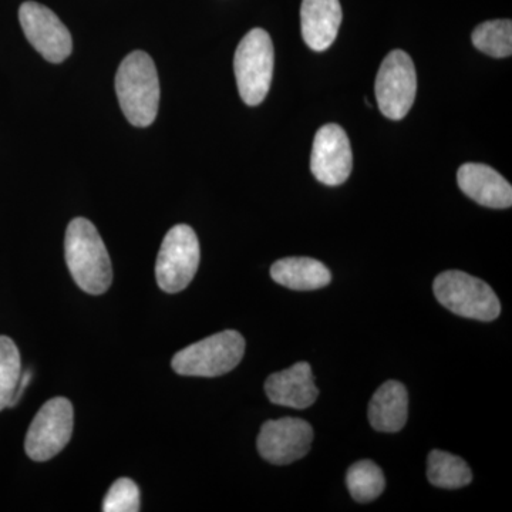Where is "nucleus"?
<instances>
[{
    "mask_svg": "<svg viewBox=\"0 0 512 512\" xmlns=\"http://www.w3.org/2000/svg\"><path fill=\"white\" fill-rule=\"evenodd\" d=\"M64 255L74 282L90 295L109 291L113 268L99 231L86 218H76L67 227Z\"/></svg>",
    "mask_w": 512,
    "mask_h": 512,
    "instance_id": "obj_1",
    "label": "nucleus"
},
{
    "mask_svg": "<svg viewBox=\"0 0 512 512\" xmlns=\"http://www.w3.org/2000/svg\"><path fill=\"white\" fill-rule=\"evenodd\" d=\"M116 92L124 116L136 127L154 123L160 106L156 64L146 52L130 53L116 74Z\"/></svg>",
    "mask_w": 512,
    "mask_h": 512,
    "instance_id": "obj_2",
    "label": "nucleus"
},
{
    "mask_svg": "<svg viewBox=\"0 0 512 512\" xmlns=\"http://www.w3.org/2000/svg\"><path fill=\"white\" fill-rule=\"evenodd\" d=\"M244 353V336L237 330H225L180 350L171 366L181 376L218 377L234 370Z\"/></svg>",
    "mask_w": 512,
    "mask_h": 512,
    "instance_id": "obj_3",
    "label": "nucleus"
},
{
    "mask_svg": "<svg viewBox=\"0 0 512 512\" xmlns=\"http://www.w3.org/2000/svg\"><path fill=\"white\" fill-rule=\"evenodd\" d=\"M275 50L264 29H252L244 36L234 57L239 96L248 106H258L271 89Z\"/></svg>",
    "mask_w": 512,
    "mask_h": 512,
    "instance_id": "obj_4",
    "label": "nucleus"
},
{
    "mask_svg": "<svg viewBox=\"0 0 512 512\" xmlns=\"http://www.w3.org/2000/svg\"><path fill=\"white\" fill-rule=\"evenodd\" d=\"M437 301L463 318L493 322L501 313V303L491 286L461 271H446L434 279Z\"/></svg>",
    "mask_w": 512,
    "mask_h": 512,
    "instance_id": "obj_5",
    "label": "nucleus"
},
{
    "mask_svg": "<svg viewBox=\"0 0 512 512\" xmlns=\"http://www.w3.org/2000/svg\"><path fill=\"white\" fill-rule=\"evenodd\" d=\"M200 242L194 229L175 225L165 235L156 264L157 284L167 293L184 291L200 266Z\"/></svg>",
    "mask_w": 512,
    "mask_h": 512,
    "instance_id": "obj_6",
    "label": "nucleus"
},
{
    "mask_svg": "<svg viewBox=\"0 0 512 512\" xmlns=\"http://www.w3.org/2000/svg\"><path fill=\"white\" fill-rule=\"evenodd\" d=\"M376 100L383 116L402 120L412 109L417 93V74L412 57L393 50L380 66L376 77Z\"/></svg>",
    "mask_w": 512,
    "mask_h": 512,
    "instance_id": "obj_7",
    "label": "nucleus"
},
{
    "mask_svg": "<svg viewBox=\"0 0 512 512\" xmlns=\"http://www.w3.org/2000/svg\"><path fill=\"white\" fill-rule=\"evenodd\" d=\"M73 406L64 397L43 404L26 434L25 450L33 461H49L67 446L73 434Z\"/></svg>",
    "mask_w": 512,
    "mask_h": 512,
    "instance_id": "obj_8",
    "label": "nucleus"
},
{
    "mask_svg": "<svg viewBox=\"0 0 512 512\" xmlns=\"http://www.w3.org/2000/svg\"><path fill=\"white\" fill-rule=\"evenodd\" d=\"M19 20L26 39L47 62L62 63L72 55V35L53 10L25 2L20 6Z\"/></svg>",
    "mask_w": 512,
    "mask_h": 512,
    "instance_id": "obj_9",
    "label": "nucleus"
},
{
    "mask_svg": "<svg viewBox=\"0 0 512 512\" xmlns=\"http://www.w3.org/2000/svg\"><path fill=\"white\" fill-rule=\"evenodd\" d=\"M313 429L308 421L285 419L266 421L259 431L256 447L268 463L286 466L301 460L311 451Z\"/></svg>",
    "mask_w": 512,
    "mask_h": 512,
    "instance_id": "obj_10",
    "label": "nucleus"
},
{
    "mask_svg": "<svg viewBox=\"0 0 512 512\" xmlns=\"http://www.w3.org/2000/svg\"><path fill=\"white\" fill-rule=\"evenodd\" d=\"M353 167L348 134L338 124L320 127L313 140L311 170L319 183L336 187L345 183Z\"/></svg>",
    "mask_w": 512,
    "mask_h": 512,
    "instance_id": "obj_11",
    "label": "nucleus"
},
{
    "mask_svg": "<svg viewBox=\"0 0 512 512\" xmlns=\"http://www.w3.org/2000/svg\"><path fill=\"white\" fill-rule=\"evenodd\" d=\"M457 183L460 190L477 204L495 210L512 205V187L490 165L467 163L458 168Z\"/></svg>",
    "mask_w": 512,
    "mask_h": 512,
    "instance_id": "obj_12",
    "label": "nucleus"
},
{
    "mask_svg": "<svg viewBox=\"0 0 512 512\" xmlns=\"http://www.w3.org/2000/svg\"><path fill=\"white\" fill-rule=\"evenodd\" d=\"M265 392L272 403L298 410L308 409L319 396L312 367L306 362L296 363L269 376L265 382Z\"/></svg>",
    "mask_w": 512,
    "mask_h": 512,
    "instance_id": "obj_13",
    "label": "nucleus"
},
{
    "mask_svg": "<svg viewBox=\"0 0 512 512\" xmlns=\"http://www.w3.org/2000/svg\"><path fill=\"white\" fill-rule=\"evenodd\" d=\"M343 13L339 0H302L301 30L306 45L323 52L338 36Z\"/></svg>",
    "mask_w": 512,
    "mask_h": 512,
    "instance_id": "obj_14",
    "label": "nucleus"
},
{
    "mask_svg": "<svg viewBox=\"0 0 512 512\" xmlns=\"http://www.w3.org/2000/svg\"><path fill=\"white\" fill-rule=\"evenodd\" d=\"M409 416V394L397 380L382 384L369 403V421L382 433H397L406 426Z\"/></svg>",
    "mask_w": 512,
    "mask_h": 512,
    "instance_id": "obj_15",
    "label": "nucleus"
},
{
    "mask_svg": "<svg viewBox=\"0 0 512 512\" xmlns=\"http://www.w3.org/2000/svg\"><path fill=\"white\" fill-rule=\"evenodd\" d=\"M271 276L276 284L292 291H316L332 281V274L322 262L305 256L279 259L272 265Z\"/></svg>",
    "mask_w": 512,
    "mask_h": 512,
    "instance_id": "obj_16",
    "label": "nucleus"
},
{
    "mask_svg": "<svg viewBox=\"0 0 512 512\" xmlns=\"http://www.w3.org/2000/svg\"><path fill=\"white\" fill-rule=\"evenodd\" d=\"M427 477L434 487L457 490L473 481V473L463 458L446 451L433 450L427 458Z\"/></svg>",
    "mask_w": 512,
    "mask_h": 512,
    "instance_id": "obj_17",
    "label": "nucleus"
},
{
    "mask_svg": "<svg viewBox=\"0 0 512 512\" xmlns=\"http://www.w3.org/2000/svg\"><path fill=\"white\" fill-rule=\"evenodd\" d=\"M346 484L353 500L357 503H370L382 495L386 480L383 471L370 460L357 461L346 474Z\"/></svg>",
    "mask_w": 512,
    "mask_h": 512,
    "instance_id": "obj_18",
    "label": "nucleus"
},
{
    "mask_svg": "<svg viewBox=\"0 0 512 512\" xmlns=\"http://www.w3.org/2000/svg\"><path fill=\"white\" fill-rule=\"evenodd\" d=\"M473 45L485 55L508 57L512 53V22L511 20H491L481 23L474 30Z\"/></svg>",
    "mask_w": 512,
    "mask_h": 512,
    "instance_id": "obj_19",
    "label": "nucleus"
},
{
    "mask_svg": "<svg viewBox=\"0 0 512 512\" xmlns=\"http://www.w3.org/2000/svg\"><path fill=\"white\" fill-rule=\"evenodd\" d=\"M22 376L18 346L8 336H0V412L10 407Z\"/></svg>",
    "mask_w": 512,
    "mask_h": 512,
    "instance_id": "obj_20",
    "label": "nucleus"
},
{
    "mask_svg": "<svg viewBox=\"0 0 512 512\" xmlns=\"http://www.w3.org/2000/svg\"><path fill=\"white\" fill-rule=\"evenodd\" d=\"M104 512H137L140 511V490L130 478H120L111 485L104 498Z\"/></svg>",
    "mask_w": 512,
    "mask_h": 512,
    "instance_id": "obj_21",
    "label": "nucleus"
},
{
    "mask_svg": "<svg viewBox=\"0 0 512 512\" xmlns=\"http://www.w3.org/2000/svg\"><path fill=\"white\" fill-rule=\"evenodd\" d=\"M33 372L32 369L25 370L22 372V376H20L18 389H16L15 396H13L12 403H10V407H15L16 404L19 403L20 397L23 396V392H25L26 387L29 386L30 380H32Z\"/></svg>",
    "mask_w": 512,
    "mask_h": 512,
    "instance_id": "obj_22",
    "label": "nucleus"
}]
</instances>
